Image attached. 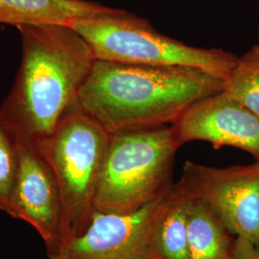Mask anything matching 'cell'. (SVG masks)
Returning a JSON list of instances; mask_svg holds the SVG:
<instances>
[{
  "label": "cell",
  "instance_id": "1",
  "mask_svg": "<svg viewBox=\"0 0 259 259\" xmlns=\"http://www.w3.org/2000/svg\"><path fill=\"white\" fill-rule=\"evenodd\" d=\"M19 71L0 116L19 142L44 153L93 69L95 58L70 25H23Z\"/></svg>",
  "mask_w": 259,
  "mask_h": 259
},
{
  "label": "cell",
  "instance_id": "4",
  "mask_svg": "<svg viewBox=\"0 0 259 259\" xmlns=\"http://www.w3.org/2000/svg\"><path fill=\"white\" fill-rule=\"evenodd\" d=\"M181 148L171 126L111 134L95 198L99 213L138 211L167 194Z\"/></svg>",
  "mask_w": 259,
  "mask_h": 259
},
{
  "label": "cell",
  "instance_id": "12",
  "mask_svg": "<svg viewBox=\"0 0 259 259\" xmlns=\"http://www.w3.org/2000/svg\"><path fill=\"white\" fill-rule=\"evenodd\" d=\"M189 195L180 183H174L155 223L152 240L159 259H189Z\"/></svg>",
  "mask_w": 259,
  "mask_h": 259
},
{
  "label": "cell",
  "instance_id": "6",
  "mask_svg": "<svg viewBox=\"0 0 259 259\" xmlns=\"http://www.w3.org/2000/svg\"><path fill=\"white\" fill-rule=\"evenodd\" d=\"M179 183L191 198L207 204L236 237L259 245V162L218 168L188 160Z\"/></svg>",
  "mask_w": 259,
  "mask_h": 259
},
{
  "label": "cell",
  "instance_id": "5",
  "mask_svg": "<svg viewBox=\"0 0 259 259\" xmlns=\"http://www.w3.org/2000/svg\"><path fill=\"white\" fill-rule=\"evenodd\" d=\"M70 26L99 61L188 66L226 81L238 58L223 49L188 46L157 32L147 19L116 8L77 19Z\"/></svg>",
  "mask_w": 259,
  "mask_h": 259
},
{
  "label": "cell",
  "instance_id": "7",
  "mask_svg": "<svg viewBox=\"0 0 259 259\" xmlns=\"http://www.w3.org/2000/svg\"><path fill=\"white\" fill-rule=\"evenodd\" d=\"M166 195L135 212L95 213L87 231L60 253L66 259H159L152 234Z\"/></svg>",
  "mask_w": 259,
  "mask_h": 259
},
{
  "label": "cell",
  "instance_id": "10",
  "mask_svg": "<svg viewBox=\"0 0 259 259\" xmlns=\"http://www.w3.org/2000/svg\"><path fill=\"white\" fill-rule=\"evenodd\" d=\"M113 8L89 0H0V24H65Z\"/></svg>",
  "mask_w": 259,
  "mask_h": 259
},
{
  "label": "cell",
  "instance_id": "15",
  "mask_svg": "<svg viewBox=\"0 0 259 259\" xmlns=\"http://www.w3.org/2000/svg\"><path fill=\"white\" fill-rule=\"evenodd\" d=\"M234 259H259V245L243 237H236Z\"/></svg>",
  "mask_w": 259,
  "mask_h": 259
},
{
  "label": "cell",
  "instance_id": "3",
  "mask_svg": "<svg viewBox=\"0 0 259 259\" xmlns=\"http://www.w3.org/2000/svg\"><path fill=\"white\" fill-rule=\"evenodd\" d=\"M111 138V133L76 100L61 118L44 151L60 192V252L81 236L93 221Z\"/></svg>",
  "mask_w": 259,
  "mask_h": 259
},
{
  "label": "cell",
  "instance_id": "16",
  "mask_svg": "<svg viewBox=\"0 0 259 259\" xmlns=\"http://www.w3.org/2000/svg\"><path fill=\"white\" fill-rule=\"evenodd\" d=\"M49 259H66L65 255H63L62 253H58V254H54V255H50L48 256Z\"/></svg>",
  "mask_w": 259,
  "mask_h": 259
},
{
  "label": "cell",
  "instance_id": "14",
  "mask_svg": "<svg viewBox=\"0 0 259 259\" xmlns=\"http://www.w3.org/2000/svg\"><path fill=\"white\" fill-rule=\"evenodd\" d=\"M19 166V142L0 116V210L9 214Z\"/></svg>",
  "mask_w": 259,
  "mask_h": 259
},
{
  "label": "cell",
  "instance_id": "11",
  "mask_svg": "<svg viewBox=\"0 0 259 259\" xmlns=\"http://www.w3.org/2000/svg\"><path fill=\"white\" fill-rule=\"evenodd\" d=\"M235 240L236 236L234 237L222 219L207 204L190 197L189 259H234Z\"/></svg>",
  "mask_w": 259,
  "mask_h": 259
},
{
  "label": "cell",
  "instance_id": "8",
  "mask_svg": "<svg viewBox=\"0 0 259 259\" xmlns=\"http://www.w3.org/2000/svg\"><path fill=\"white\" fill-rule=\"evenodd\" d=\"M170 126L181 147L206 141L244 150L259 162V117L224 91L195 103Z\"/></svg>",
  "mask_w": 259,
  "mask_h": 259
},
{
  "label": "cell",
  "instance_id": "13",
  "mask_svg": "<svg viewBox=\"0 0 259 259\" xmlns=\"http://www.w3.org/2000/svg\"><path fill=\"white\" fill-rule=\"evenodd\" d=\"M223 91L259 117V45L237 58Z\"/></svg>",
  "mask_w": 259,
  "mask_h": 259
},
{
  "label": "cell",
  "instance_id": "2",
  "mask_svg": "<svg viewBox=\"0 0 259 259\" xmlns=\"http://www.w3.org/2000/svg\"><path fill=\"white\" fill-rule=\"evenodd\" d=\"M225 81L188 66L95 60L77 101L110 133L172 125Z\"/></svg>",
  "mask_w": 259,
  "mask_h": 259
},
{
  "label": "cell",
  "instance_id": "9",
  "mask_svg": "<svg viewBox=\"0 0 259 259\" xmlns=\"http://www.w3.org/2000/svg\"><path fill=\"white\" fill-rule=\"evenodd\" d=\"M19 142V166L9 215L32 226L48 256L60 252L61 199L55 175L45 154Z\"/></svg>",
  "mask_w": 259,
  "mask_h": 259
}]
</instances>
